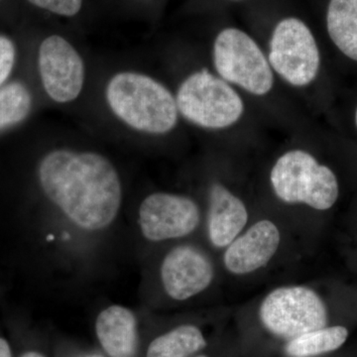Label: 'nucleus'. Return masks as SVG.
Here are the masks:
<instances>
[{"label": "nucleus", "mask_w": 357, "mask_h": 357, "mask_svg": "<svg viewBox=\"0 0 357 357\" xmlns=\"http://www.w3.org/2000/svg\"><path fill=\"white\" fill-rule=\"evenodd\" d=\"M206 345L199 328L185 325L155 338L148 347L147 357H189Z\"/></svg>", "instance_id": "2eb2a0df"}, {"label": "nucleus", "mask_w": 357, "mask_h": 357, "mask_svg": "<svg viewBox=\"0 0 357 357\" xmlns=\"http://www.w3.org/2000/svg\"><path fill=\"white\" fill-rule=\"evenodd\" d=\"M98 342L110 357H133L137 345V323L128 307L112 305L96 321Z\"/></svg>", "instance_id": "ddd939ff"}, {"label": "nucleus", "mask_w": 357, "mask_h": 357, "mask_svg": "<svg viewBox=\"0 0 357 357\" xmlns=\"http://www.w3.org/2000/svg\"><path fill=\"white\" fill-rule=\"evenodd\" d=\"M38 177L49 201L79 229H107L119 215L121 178L114 164L102 154L52 150L40 162Z\"/></svg>", "instance_id": "f257e3e1"}, {"label": "nucleus", "mask_w": 357, "mask_h": 357, "mask_svg": "<svg viewBox=\"0 0 357 357\" xmlns=\"http://www.w3.org/2000/svg\"><path fill=\"white\" fill-rule=\"evenodd\" d=\"M0 357H11L10 347L3 338H0Z\"/></svg>", "instance_id": "aec40b11"}, {"label": "nucleus", "mask_w": 357, "mask_h": 357, "mask_svg": "<svg viewBox=\"0 0 357 357\" xmlns=\"http://www.w3.org/2000/svg\"><path fill=\"white\" fill-rule=\"evenodd\" d=\"M21 357H45V356H42V354H39V352L29 351V352H26V354H23V356Z\"/></svg>", "instance_id": "412c9836"}, {"label": "nucleus", "mask_w": 357, "mask_h": 357, "mask_svg": "<svg viewBox=\"0 0 357 357\" xmlns=\"http://www.w3.org/2000/svg\"><path fill=\"white\" fill-rule=\"evenodd\" d=\"M176 102L185 119L208 129L229 128L239 121L244 112L238 93L208 70L194 73L183 82Z\"/></svg>", "instance_id": "20e7f679"}, {"label": "nucleus", "mask_w": 357, "mask_h": 357, "mask_svg": "<svg viewBox=\"0 0 357 357\" xmlns=\"http://www.w3.org/2000/svg\"><path fill=\"white\" fill-rule=\"evenodd\" d=\"M38 68L45 91L54 102H70L81 95L86 79L84 61L64 37L51 35L43 40Z\"/></svg>", "instance_id": "6e6552de"}, {"label": "nucleus", "mask_w": 357, "mask_h": 357, "mask_svg": "<svg viewBox=\"0 0 357 357\" xmlns=\"http://www.w3.org/2000/svg\"><path fill=\"white\" fill-rule=\"evenodd\" d=\"M197 357H208V356H197Z\"/></svg>", "instance_id": "5701e85b"}, {"label": "nucleus", "mask_w": 357, "mask_h": 357, "mask_svg": "<svg viewBox=\"0 0 357 357\" xmlns=\"http://www.w3.org/2000/svg\"><path fill=\"white\" fill-rule=\"evenodd\" d=\"M208 256L191 245L172 249L161 265V280L169 297L185 301L203 292L213 279Z\"/></svg>", "instance_id": "9d476101"}, {"label": "nucleus", "mask_w": 357, "mask_h": 357, "mask_svg": "<svg viewBox=\"0 0 357 357\" xmlns=\"http://www.w3.org/2000/svg\"><path fill=\"white\" fill-rule=\"evenodd\" d=\"M248 213L245 204L225 185L213 184L210 191L208 236L217 248L229 246L245 227Z\"/></svg>", "instance_id": "f8f14e48"}, {"label": "nucleus", "mask_w": 357, "mask_h": 357, "mask_svg": "<svg viewBox=\"0 0 357 357\" xmlns=\"http://www.w3.org/2000/svg\"><path fill=\"white\" fill-rule=\"evenodd\" d=\"M270 178L275 194L285 203L326 211L338 198L335 173L303 150H292L277 160Z\"/></svg>", "instance_id": "7ed1b4c3"}, {"label": "nucleus", "mask_w": 357, "mask_h": 357, "mask_svg": "<svg viewBox=\"0 0 357 357\" xmlns=\"http://www.w3.org/2000/svg\"><path fill=\"white\" fill-rule=\"evenodd\" d=\"M259 316L270 333L291 340L328 325L325 303L312 289L302 286L272 291L263 300Z\"/></svg>", "instance_id": "423d86ee"}, {"label": "nucleus", "mask_w": 357, "mask_h": 357, "mask_svg": "<svg viewBox=\"0 0 357 357\" xmlns=\"http://www.w3.org/2000/svg\"><path fill=\"white\" fill-rule=\"evenodd\" d=\"M356 126H357V109L356 112Z\"/></svg>", "instance_id": "4be33fe9"}, {"label": "nucleus", "mask_w": 357, "mask_h": 357, "mask_svg": "<svg viewBox=\"0 0 357 357\" xmlns=\"http://www.w3.org/2000/svg\"><path fill=\"white\" fill-rule=\"evenodd\" d=\"M326 25L337 48L357 61V0H331Z\"/></svg>", "instance_id": "4468645a"}, {"label": "nucleus", "mask_w": 357, "mask_h": 357, "mask_svg": "<svg viewBox=\"0 0 357 357\" xmlns=\"http://www.w3.org/2000/svg\"><path fill=\"white\" fill-rule=\"evenodd\" d=\"M33 6L57 15L73 17L81 11L83 0H28Z\"/></svg>", "instance_id": "a211bd4d"}, {"label": "nucleus", "mask_w": 357, "mask_h": 357, "mask_svg": "<svg viewBox=\"0 0 357 357\" xmlns=\"http://www.w3.org/2000/svg\"><path fill=\"white\" fill-rule=\"evenodd\" d=\"M201 222L198 204L188 197L154 192L141 203L138 222L143 236L160 243L189 236Z\"/></svg>", "instance_id": "1a4fd4ad"}, {"label": "nucleus", "mask_w": 357, "mask_h": 357, "mask_svg": "<svg viewBox=\"0 0 357 357\" xmlns=\"http://www.w3.org/2000/svg\"><path fill=\"white\" fill-rule=\"evenodd\" d=\"M319 51L309 27L289 17L275 27L270 42L269 63L289 84L305 86L318 76Z\"/></svg>", "instance_id": "0eeeda50"}, {"label": "nucleus", "mask_w": 357, "mask_h": 357, "mask_svg": "<svg viewBox=\"0 0 357 357\" xmlns=\"http://www.w3.org/2000/svg\"><path fill=\"white\" fill-rule=\"evenodd\" d=\"M16 60V48L13 40L0 34V88L13 72Z\"/></svg>", "instance_id": "6ab92c4d"}, {"label": "nucleus", "mask_w": 357, "mask_h": 357, "mask_svg": "<svg viewBox=\"0 0 357 357\" xmlns=\"http://www.w3.org/2000/svg\"><path fill=\"white\" fill-rule=\"evenodd\" d=\"M213 64L222 79L252 95H266L273 86V73L261 49L236 28H227L218 35Z\"/></svg>", "instance_id": "39448f33"}, {"label": "nucleus", "mask_w": 357, "mask_h": 357, "mask_svg": "<svg viewBox=\"0 0 357 357\" xmlns=\"http://www.w3.org/2000/svg\"><path fill=\"white\" fill-rule=\"evenodd\" d=\"M32 107V96L27 86L13 82L0 88V130L24 121Z\"/></svg>", "instance_id": "f3484780"}, {"label": "nucleus", "mask_w": 357, "mask_h": 357, "mask_svg": "<svg viewBox=\"0 0 357 357\" xmlns=\"http://www.w3.org/2000/svg\"><path fill=\"white\" fill-rule=\"evenodd\" d=\"M349 331L344 326L324 328L294 338L286 347L292 357H311L337 351L347 342Z\"/></svg>", "instance_id": "dca6fc26"}, {"label": "nucleus", "mask_w": 357, "mask_h": 357, "mask_svg": "<svg viewBox=\"0 0 357 357\" xmlns=\"http://www.w3.org/2000/svg\"><path fill=\"white\" fill-rule=\"evenodd\" d=\"M105 98L115 116L140 132L165 134L177 124L175 98L165 86L147 75H114L107 83Z\"/></svg>", "instance_id": "f03ea898"}, {"label": "nucleus", "mask_w": 357, "mask_h": 357, "mask_svg": "<svg viewBox=\"0 0 357 357\" xmlns=\"http://www.w3.org/2000/svg\"><path fill=\"white\" fill-rule=\"evenodd\" d=\"M280 232L270 220H260L229 244L223 257L231 273L249 274L266 266L278 250Z\"/></svg>", "instance_id": "9b49d317"}]
</instances>
